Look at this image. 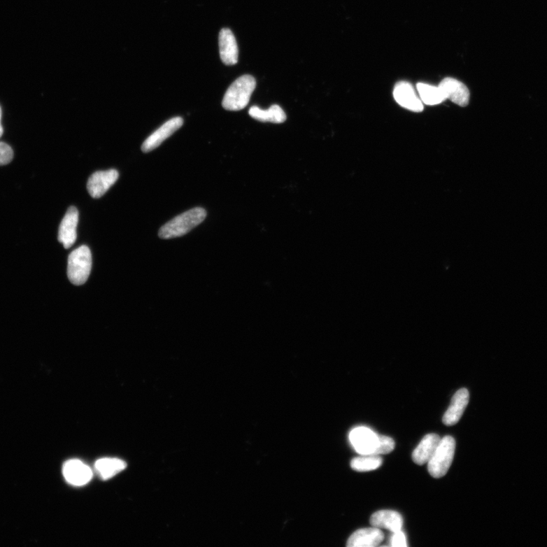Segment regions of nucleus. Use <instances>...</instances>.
Listing matches in <instances>:
<instances>
[{
	"label": "nucleus",
	"instance_id": "obj_1",
	"mask_svg": "<svg viewBox=\"0 0 547 547\" xmlns=\"http://www.w3.org/2000/svg\"><path fill=\"white\" fill-rule=\"evenodd\" d=\"M206 215V211L202 208L189 210L162 226L158 233L159 237L169 240L186 235L204 222Z\"/></svg>",
	"mask_w": 547,
	"mask_h": 547
},
{
	"label": "nucleus",
	"instance_id": "obj_2",
	"mask_svg": "<svg viewBox=\"0 0 547 547\" xmlns=\"http://www.w3.org/2000/svg\"><path fill=\"white\" fill-rule=\"evenodd\" d=\"M257 86L254 77L244 75L238 78L226 92L222 101L227 111H239L248 105L253 92Z\"/></svg>",
	"mask_w": 547,
	"mask_h": 547
},
{
	"label": "nucleus",
	"instance_id": "obj_3",
	"mask_svg": "<svg viewBox=\"0 0 547 547\" xmlns=\"http://www.w3.org/2000/svg\"><path fill=\"white\" fill-rule=\"evenodd\" d=\"M92 267V253L83 245L73 251L68 259V278L71 283L80 286L86 283L90 278Z\"/></svg>",
	"mask_w": 547,
	"mask_h": 547
},
{
	"label": "nucleus",
	"instance_id": "obj_4",
	"mask_svg": "<svg viewBox=\"0 0 547 547\" xmlns=\"http://www.w3.org/2000/svg\"><path fill=\"white\" fill-rule=\"evenodd\" d=\"M455 440L446 436L441 439L435 453L428 462V471L434 478L444 476L453 462L455 452Z\"/></svg>",
	"mask_w": 547,
	"mask_h": 547
},
{
	"label": "nucleus",
	"instance_id": "obj_5",
	"mask_svg": "<svg viewBox=\"0 0 547 547\" xmlns=\"http://www.w3.org/2000/svg\"><path fill=\"white\" fill-rule=\"evenodd\" d=\"M349 439L353 447L361 455H376L379 435L367 427H357L350 432Z\"/></svg>",
	"mask_w": 547,
	"mask_h": 547
},
{
	"label": "nucleus",
	"instance_id": "obj_6",
	"mask_svg": "<svg viewBox=\"0 0 547 547\" xmlns=\"http://www.w3.org/2000/svg\"><path fill=\"white\" fill-rule=\"evenodd\" d=\"M119 173L111 169L94 173L87 183V189L94 199H99L118 181Z\"/></svg>",
	"mask_w": 547,
	"mask_h": 547
},
{
	"label": "nucleus",
	"instance_id": "obj_7",
	"mask_svg": "<svg viewBox=\"0 0 547 547\" xmlns=\"http://www.w3.org/2000/svg\"><path fill=\"white\" fill-rule=\"evenodd\" d=\"M393 95L396 102L402 108L416 113L423 111V104L409 83L402 81L397 83Z\"/></svg>",
	"mask_w": 547,
	"mask_h": 547
},
{
	"label": "nucleus",
	"instance_id": "obj_8",
	"mask_svg": "<svg viewBox=\"0 0 547 547\" xmlns=\"http://www.w3.org/2000/svg\"><path fill=\"white\" fill-rule=\"evenodd\" d=\"M183 125V120L180 117L173 118L166 122L164 125L146 138L142 145L143 152L148 153L153 151L160 146L166 138L171 136L176 131H178Z\"/></svg>",
	"mask_w": 547,
	"mask_h": 547
},
{
	"label": "nucleus",
	"instance_id": "obj_9",
	"mask_svg": "<svg viewBox=\"0 0 547 547\" xmlns=\"http://www.w3.org/2000/svg\"><path fill=\"white\" fill-rule=\"evenodd\" d=\"M439 87L443 91L446 100L448 99L462 108L469 105L470 92L462 82L453 78H446Z\"/></svg>",
	"mask_w": 547,
	"mask_h": 547
},
{
	"label": "nucleus",
	"instance_id": "obj_10",
	"mask_svg": "<svg viewBox=\"0 0 547 547\" xmlns=\"http://www.w3.org/2000/svg\"><path fill=\"white\" fill-rule=\"evenodd\" d=\"M78 211L75 206L70 207L59 226L58 241L65 249L71 248L77 238Z\"/></svg>",
	"mask_w": 547,
	"mask_h": 547
},
{
	"label": "nucleus",
	"instance_id": "obj_11",
	"mask_svg": "<svg viewBox=\"0 0 547 547\" xmlns=\"http://www.w3.org/2000/svg\"><path fill=\"white\" fill-rule=\"evenodd\" d=\"M63 474L66 481L76 487L84 486L90 482L93 476L90 467L77 460L66 462Z\"/></svg>",
	"mask_w": 547,
	"mask_h": 547
},
{
	"label": "nucleus",
	"instance_id": "obj_12",
	"mask_svg": "<svg viewBox=\"0 0 547 547\" xmlns=\"http://www.w3.org/2000/svg\"><path fill=\"white\" fill-rule=\"evenodd\" d=\"M220 56L227 66H234L238 63L237 43L234 33L228 29H223L219 34Z\"/></svg>",
	"mask_w": 547,
	"mask_h": 547
},
{
	"label": "nucleus",
	"instance_id": "obj_13",
	"mask_svg": "<svg viewBox=\"0 0 547 547\" xmlns=\"http://www.w3.org/2000/svg\"><path fill=\"white\" fill-rule=\"evenodd\" d=\"M469 392L466 389L458 390L452 399L451 405L444 414L443 422L446 426H453L460 420L469 403Z\"/></svg>",
	"mask_w": 547,
	"mask_h": 547
},
{
	"label": "nucleus",
	"instance_id": "obj_14",
	"mask_svg": "<svg viewBox=\"0 0 547 547\" xmlns=\"http://www.w3.org/2000/svg\"><path fill=\"white\" fill-rule=\"evenodd\" d=\"M384 534L378 527L360 529L353 534L348 541V547H375L381 544Z\"/></svg>",
	"mask_w": 547,
	"mask_h": 547
},
{
	"label": "nucleus",
	"instance_id": "obj_15",
	"mask_svg": "<svg viewBox=\"0 0 547 547\" xmlns=\"http://www.w3.org/2000/svg\"><path fill=\"white\" fill-rule=\"evenodd\" d=\"M370 523L373 527L378 528H385L392 533L402 530L403 526L402 516L392 510H381L376 511L371 518Z\"/></svg>",
	"mask_w": 547,
	"mask_h": 547
},
{
	"label": "nucleus",
	"instance_id": "obj_16",
	"mask_svg": "<svg viewBox=\"0 0 547 547\" xmlns=\"http://www.w3.org/2000/svg\"><path fill=\"white\" fill-rule=\"evenodd\" d=\"M440 440L439 436L435 434H428L423 437L412 454L413 462L419 465L428 463L431 457L435 453Z\"/></svg>",
	"mask_w": 547,
	"mask_h": 547
},
{
	"label": "nucleus",
	"instance_id": "obj_17",
	"mask_svg": "<svg viewBox=\"0 0 547 547\" xmlns=\"http://www.w3.org/2000/svg\"><path fill=\"white\" fill-rule=\"evenodd\" d=\"M127 464L118 458L104 457L96 462L94 467L101 478L106 481L125 470Z\"/></svg>",
	"mask_w": 547,
	"mask_h": 547
},
{
	"label": "nucleus",
	"instance_id": "obj_18",
	"mask_svg": "<svg viewBox=\"0 0 547 547\" xmlns=\"http://www.w3.org/2000/svg\"><path fill=\"white\" fill-rule=\"evenodd\" d=\"M249 114L251 118L261 122H271L273 123H282L287 120L286 113L279 105H272L268 110H262L253 106Z\"/></svg>",
	"mask_w": 547,
	"mask_h": 547
},
{
	"label": "nucleus",
	"instance_id": "obj_19",
	"mask_svg": "<svg viewBox=\"0 0 547 547\" xmlns=\"http://www.w3.org/2000/svg\"><path fill=\"white\" fill-rule=\"evenodd\" d=\"M417 90L422 104L429 106L437 105L446 100V97L439 86L425 83H418Z\"/></svg>",
	"mask_w": 547,
	"mask_h": 547
},
{
	"label": "nucleus",
	"instance_id": "obj_20",
	"mask_svg": "<svg viewBox=\"0 0 547 547\" xmlns=\"http://www.w3.org/2000/svg\"><path fill=\"white\" fill-rule=\"evenodd\" d=\"M383 464V458L379 455H367L354 458L351 461L352 469L360 472L378 469Z\"/></svg>",
	"mask_w": 547,
	"mask_h": 547
},
{
	"label": "nucleus",
	"instance_id": "obj_21",
	"mask_svg": "<svg viewBox=\"0 0 547 547\" xmlns=\"http://www.w3.org/2000/svg\"><path fill=\"white\" fill-rule=\"evenodd\" d=\"M394 440L385 436L379 435V442L376 450V455H386L392 453L395 448Z\"/></svg>",
	"mask_w": 547,
	"mask_h": 547
},
{
	"label": "nucleus",
	"instance_id": "obj_22",
	"mask_svg": "<svg viewBox=\"0 0 547 547\" xmlns=\"http://www.w3.org/2000/svg\"><path fill=\"white\" fill-rule=\"evenodd\" d=\"M12 148L5 143L0 142V166L10 164L13 159Z\"/></svg>",
	"mask_w": 547,
	"mask_h": 547
},
{
	"label": "nucleus",
	"instance_id": "obj_23",
	"mask_svg": "<svg viewBox=\"0 0 547 547\" xmlns=\"http://www.w3.org/2000/svg\"><path fill=\"white\" fill-rule=\"evenodd\" d=\"M391 546L394 547H406L408 546L405 534L401 531L393 533L391 537Z\"/></svg>",
	"mask_w": 547,
	"mask_h": 547
},
{
	"label": "nucleus",
	"instance_id": "obj_24",
	"mask_svg": "<svg viewBox=\"0 0 547 547\" xmlns=\"http://www.w3.org/2000/svg\"><path fill=\"white\" fill-rule=\"evenodd\" d=\"M1 118H2V110L1 108H0V138H1L3 134V128L1 123Z\"/></svg>",
	"mask_w": 547,
	"mask_h": 547
}]
</instances>
